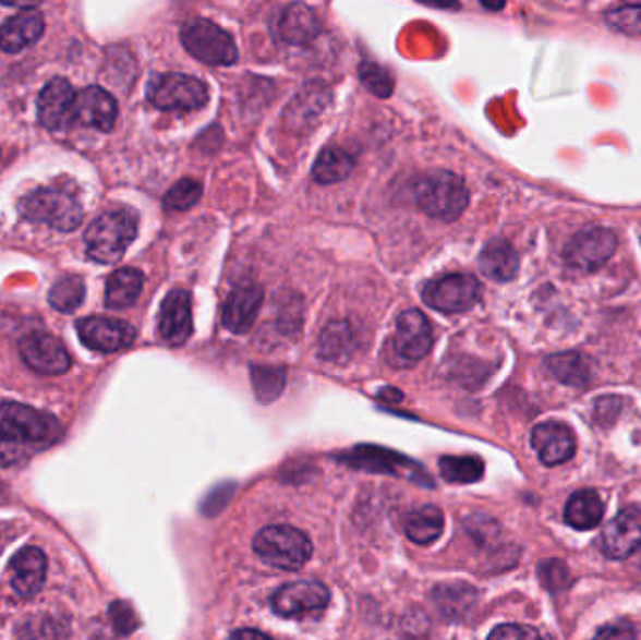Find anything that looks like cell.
I'll use <instances>...</instances> for the list:
<instances>
[{
  "label": "cell",
  "mask_w": 641,
  "mask_h": 640,
  "mask_svg": "<svg viewBox=\"0 0 641 640\" xmlns=\"http://www.w3.org/2000/svg\"><path fill=\"white\" fill-rule=\"evenodd\" d=\"M137 236V216L132 210H109L98 216L87 231V256L101 265L121 262Z\"/></svg>",
  "instance_id": "1"
},
{
  "label": "cell",
  "mask_w": 641,
  "mask_h": 640,
  "mask_svg": "<svg viewBox=\"0 0 641 640\" xmlns=\"http://www.w3.org/2000/svg\"><path fill=\"white\" fill-rule=\"evenodd\" d=\"M414 202L427 216L452 222L468 209L469 192L460 177L450 171H432L421 177L413 189Z\"/></svg>",
  "instance_id": "2"
},
{
  "label": "cell",
  "mask_w": 641,
  "mask_h": 640,
  "mask_svg": "<svg viewBox=\"0 0 641 640\" xmlns=\"http://www.w3.org/2000/svg\"><path fill=\"white\" fill-rule=\"evenodd\" d=\"M254 553L267 566L299 571L312 558L314 545L306 533L294 526H267L254 538Z\"/></svg>",
  "instance_id": "3"
},
{
  "label": "cell",
  "mask_w": 641,
  "mask_h": 640,
  "mask_svg": "<svg viewBox=\"0 0 641 640\" xmlns=\"http://www.w3.org/2000/svg\"><path fill=\"white\" fill-rule=\"evenodd\" d=\"M17 210L28 222L46 224L64 233L77 230L83 222L80 200L59 186L28 192L17 202Z\"/></svg>",
  "instance_id": "4"
},
{
  "label": "cell",
  "mask_w": 641,
  "mask_h": 640,
  "mask_svg": "<svg viewBox=\"0 0 641 640\" xmlns=\"http://www.w3.org/2000/svg\"><path fill=\"white\" fill-rule=\"evenodd\" d=\"M434 345V329L421 311L401 312L396 319L395 333L385 346V359L395 369H409L426 358Z\"/></svg>",
  "instance_id": "5"
},
{
  "label": "cell",
  "mask_w": 641,
  "mask_h": 640,
  "mask_svg": "<svg viewBox=\"0 0 641 640\" xmlns=\"http://www.w3.org/2000/svg\"><path fill=\"white\" fill-rule=\"evenodd\" d=\"M0 436L25 445H51L62 436L59 419L17 402L0 404Z\"/></svg>",
  "instance_id": "6"
},
{
  "label": "cell",
  "mask_w": 641,
  "mask_h": 640,
  "mask_svg": "<svg viewBox=\"0 0 641 640\" xmlns=\"http://www.w3.org/2000/svg\"><path fill=\"white\" fill-rule=\"evenodd\" d=\"M147 98L164 111H195L208 101L205 83L186 74L154 75L147 85Z\"/></svg>",
  "instance_id": "7"
},
{
  "label": "cell",
  "mask_w": 641,
  "mask_h": 640,
  "mask_svg": "<svg viewBox=\"0 0 641 640\" xmlns=\"http://www.w3.org/2000/svg\"><path fill=\"white\" fill-rule=\"evenodd\" d=\"M181 40L188 53L210 67H229L239 57L233 38L223 28L214 25L213 21L188 23L182 28Z\"/></svg>",
  "instance_id": "8"
},
{
  "label": "cell",
  "mask_w": 641,
  "mask_h": 640,
  "mask_svg": "<svg viewBox=\"0 0 641 640\" xmlns=\"http://www.w3.org/2000/svg\"><path fill=\"white\" fill-rule=\"evenodd\" d=\"M481 293V282L473 275L456 273L427 282L422 290V299L434 311L458 314L479 303Z\"/></svg>",
  "instance_id": "9"
},
{
  "label": "cell",
  "mask_w": 641,
  "mask_h": 640,
  "mask_svg": "<svg viewBox=\"0 0 641 640\" xmlns=\"http://www.w3.org/2000/svg\"><path fill=\"white\" fill-rule=\"evenodd\" d=\"M617 250V237L606 228L580 231L565 249V259L570 267L585 273L601 269Z\"/></svg>",
  "instance_id": "10"
},
{
  "label": "cell",
  "mask_w": 641,
  "mask_h": 640,
  "mask_svg": "<svg viewBox=\"0 0 641 640\" xmlns=\"http://www.w3.org/2000/svg\"><path fill=\"white\" fill-rule=\"evenodd\" d=\"M20 353L34 372L44 376H61L72 366V358L61 340L40 330L21 338Z\"/></svg>",
  "instance_id": "11"
},
{
  "label": "cell",
  "mask_w": 641,
  "mask_h": 640,
  "mask_svg": "<svg viewBox=\"0 0 641 640\" xmlns=\"http://www.w3.org/2000/svg\"><path fill=\"white\" fill-rule=\"evenodd\" d=\"M77 335L88 350L113 353L134 345V325L114 317L93 316L77 322Z\"/></svg>",
  "instance_id": "12"
},
{
  "label": "cell",
  "mask_w": 641,
  "mask_h": 640,
  "mask_svg": "<svg viewBox=\"0 0 641 640\" xmlns=\"http://www.w3.org/2000/svg\"><path fill=\"white\" fill-rule=\"evenodd\" d=\"M75 93L72 83L64 77H55L41 88L38 96V121L51 132L70 129L75 121Z\"/></svg>",
  "instance_id": "13"
},
{
  "label": "cell",
  "mask_w": 641,
  "mask_h": 640,
  "mask_svg": "<svg viewBox=\"0 0 641 640\" xmlns=\"http://www.w3.org/2000/svg\"><path fill=\"white\" fill-rule=\"evenodd\" d=\"M328 601H330V592L325 584H320L317 580H299L276 590L273 595V607L275 613L283 618H294V616L327 607Z\"/></svg>",
  "instance_id": "14"
},
{
  "label": "cell",
  "mask_w": 641,
  "mask_h": 640,
  "mask_svg": "<svg viewBox=\"0 0 641 640\" xmlns=\"http://www.w3.org/2000/svg\"><path fill=\"white\" fill-rule=\"evenodd\" d=\"M349 466L367 470V472L375 473H390V475H406L408 479L424 483V485H432V479L427 478L426 473L422 472L419 464H414L411 460L396 455V452L382 449V447H370V445H361L353 451L346 455Z\"/></svg>",
  "instance_id": "15"
},
{
  "label": "cell",
  "mask_w": 641,
  "mask_h": 640,
  "mask_svg": "<svg viewBox=\"0 0 641 640\" xmlns=\"http://www.w3.org/2000/svg\"><path fill=\"white\" fill-rule=\"evenodd\" d=\"M158 330H160L161 340L171 348L186 345L194 330L192 299L188 291L173 290L166 295L160 306Z\"/></svg>",
  "instance_id": "16"
},
{
  "label": "cell",
  "mask_w": 641,
  "mask_h": 640,
  "mask_svg": "<svg viewBox=\"0 0 641 640\" xmlns=\"http://www.w3.org/2000/svg\"><path fill=\"white\" fill-rule=\"evenodd\" d=\"M641 548V511L625 509L602 530L601 551L612 559H625Z\"/></svg>",
  "instance_id": "17"
},
{
  "label": "cell",
  "mask_w": 641,
  "mask_h": 640,
  "mask_svg": "<svg viewBox=\"0 0 641 640\" xmlns=\"http://www.w3.org/2000/svg\"><path fill=\"white\" fill-rule=\"evenodd\" d=\"M531 445H533L542 464H565L575 457V432L557 421H546V423L534 426L533 434H531Z\"/></svg>",
  "instance_id": "18"
},
{
  "label": "cell",
  "mask_w": 641,
  "mask_h": 640,
  "mask_svg": "<svg viewBox=\"0 0 641 640\" xmlns=\"http://www.w3.org/2000/svg\"><path fill=\"white\" fill-rule=\"evenodd\" d=\"M75 121L98 132H111L119 116L113 96L101 87L83 88L75 96Z\"/></svg>",
  "instance_id": "19"
},
{
  "label": "cell",
  "mask_w": 641,
  "mask_h": 640,
  "mask_svg": "<svg viewBox=\"0 0 641 640\" xmlns=\"http://www.w3.org/2000/svg\"><path fill=\"white\" fill-rule=\"evenodd\" d=\"M263 291L257 286H239L229 293L228 301L221 309V324L237 335L247 333L257 319Z\"/></svg>",
  "instance_id": "20"
},
{
  "label": "cell",
  "mask_w": 641,
  "mask_h": 640,
  "mask_svg": "<svg viewBox=\"0 0 641 640\" xmlns=\"http://www.w3.org/2000/svg\"><path fill=\"white\" fill-rule=\"evenodd\" d=\"M10 567L14 571L12 587L23 600L34 597L40 593L46 582L47 558L36 546H25L20 553L15 554Z\"/></svg>",
  "instance_id": "21"
},
{
  "label": "cell",
  "mask_w": 641,
  "mask_h": 640,
  "mask_svg": "<svg viewBox=\"0 0 641 640\" xmlns=\"http://www.w3.org/2000/svg\"><path fill=\"white\" fill-rule=\"evenodd\" d=\"M44 28L46 23L40 12L33 8L20 12L0 25V49L4 53H20L33 46L34 41L40 40Z\"/></svg>",
  "instance_id": "22"
},
{
  "label": "cell",
  "mask_w": 641,
  "mask_h": 640,
  "mask_svg": "<svg viewBox=\"0 0 641 640\" xmlns=\"http://www.w3.org/2000/svg\"><path fill=\"white\" fill-rule=\"evenodd\" d=\"M320 34V21L306 4H289L278 17V36L291 46H306Z\"/></svg>",
  "instance_id": "23"
},
{
  "label": "cell",
  "mask_w": 641,
  "mask_h": 640,
  "mask_svg": "<svg viewBox=\"0 0 641 640\" xmlns=\"http://www.w3.org/2000/svg\"><path fill=\"white\" fill-rule=\"evenodd\" d=\"M479 267H481L482 275H486L495 282H508L516 277L520 259H518L516 250L507 241H492L482 250Z\"/></svg>",
  "instance_id": "24"
},
{
  "label": "cell",
  "mask_w": 641,
  "mask_h": 640,
  "mask_svg": "<svg viewBox=\"0 0 641 640\" xmlns=\"http://www.w3.org/2000/svg\"><path fill=\"white\" fill-rule=\"evenodd\" d=\"M602 517H604V502L595 491L591 488H583L578 493L572 494L565 507V520L568 526H572L575 530L588 532L601 524Z\"/></svg>",
  "instance_id": "25"
},
{
  "label": "cell",
  "mask_w": 641,
  "mask_h": 640,
  "mask_svg": "<svg viewBox=\"0 0 641 640\" xmlns=\"http://www.w3.org/2000/svg\"><path fill=\"white\" fill-rule=\"evenodd\" d=\"M145 277L143 273L132 267L114 270L106 286V306L111 311H122L137 301L143 291Z\"/></svg>",
  "instance_id": "26"
},
{
  "label": "cell",
  "mask_w": 641,
  "mask_h": 640,
  "mask_svg": "<svg viewBox=\"0 0 641 640\" xmlns=\"http://www.w3.org/2000/svg\"><path fill=\"white\" fill-rule=\"evenodd\" d=\"M546 364L555 378L563 384L572 385V387H585L593 378L591 359L576 353V351L552 355Z\"/></svg>",
  "instance_id": "27"
},
{
  "label": "cell",
  "mask_w": 641,
  "mask_h": 640,
  "mask_svg": "<svg viewBox=\"0 0 641 640\" xmlns=\"http://www.w3.org/2000/svg\"><path fill=\"white\" fill-rule=\"evenodd\" d=\"M443 512L439 507L424 506L409 515L406 520V533L416 545H432L443 533Z\"/></svg>",
  "instance_id": "28"
},
{
  "label": "cell",
  "mask_w": 641,
  "mask_h": 640,
  "mask_svg": "<svg viewBox=\"0 0 641 640\" xmlns=\"http://www.w3.org/2000/svg\"><path fill=\"white\" fill-rule=\"evenodd\" d=\"M354 338L348 322H332L323 330L319 351L323 359L332 363H346L353 353Z\"/></svg>",
  "instance_id": "29"
},
{
  "label": "cell",
  "mask_w": 641,
  "mask_h": 640,
  "mask_svg": "<svg viewBox=\"0 0 641 640\" xmlns=\"http://www.w3.org/2000/svg\"><path fill=\"white\" fill-rule=\"evenodd\" d=\"M353 169V158L343 148H327L315 160L312 176L320 184L346 181Z\"/></svg>",
  "instance_id": "30"
},
{
  "label": "cell",
  "mask_w": 641,
  "mask_h": 640,
  "mask_svg": "<svg viewBox=\"0 0 641 640\" xmlns=\"http://www.w3.org/2000/svg\"><path fill=\"white\" fill-rule=\"evenodd\" d=\"M85 301V282L77 275H66L53 283L49 291V304L62 314H72Z\"/></svg>",
  "instance_id": "31"
},
{
  "label": "cell",
  "mask_w": 641,
  "mask_h": 640,
  "mask_svg": "<svg viewBox=\"0 0 641 640\" xmlns=\"http://www.w3.org/2000/svg\"><path fill=\"white\" fill-rule=\"evenodd\" d=\"M439 470L448 483H476L484 473V462L476 457H443L439 460Z\"/></svg>",
  "instance_id": "32"
},
{
  "label": "cell",
  "mask_w": 641,
  "mask_h": 640,
  "mask_svg": "<svg viewBox=\"0 0 641 640\" xmlns=\"http://www.w3.org/2000/svg\"><path fill=\"white\" fill-rule=\"evenodd\" d=\"M252 384L259 402H273L286 387V371L281 366H252Z\"/></svg>",
  "instance_id": "33"
},
{
  "label": "cell",
  "mask_w": 641,
  "mask_h": 640,
  "mask_svg": "<svg viewBox=\"0 0 641 640\" xmlns=\"http://www.w3.org/2000/svg\"><path fill=\"white\" fill-rule=\"evenodd\" d=\"M434 597L437 601L439 611L447 613L450 618H458L463 611L471 607L474 600V590L473 588L461 587V584L443 587L435 590Z\"/></svg>",
  "instance_id": "34"
},
{
  "label": "cell",
  "mask_w": 641,
  "mask_h": 640,
  "mask_svg": "<svg viewBox=\"0 0 641 640\" xmlns=\"http://www.w3.org/2000/svg\"><path fill=\"white\" fill-rule=\"evenodd\" d=\"M201 192H203V186L199 182L194 179H182L164 197V207L168 210H174V213L192 209L195 203L199 202Z\"/></svg>",
  "instance_id": "35"
},
{
  "label": "cell",
  "mask_w": 641,
  "mask_h": 640,
  "mask_svg": "<svg viewBox=\"0 0 641 640\" xmlns=\"http://www.w3.org/2000/svg\"><path fill=\"white\" fill-rule=\"evenodd\" d=\"M606 23L609 27L630 36L641 34V4H627V7L614 8L606 14Z\"/></svg>",
  "instance_id": "36"
},
{
  "label": "cell",
  "mask_w": 641,
  "mask_h": 640,
  "mask_svg": "<svg viewBox=\"0 0 641 640\" xmlns=\"http://www.w3.org/2000/svg\"><path fill=\"white\" fill-rule=\"evenodd\" d=\"M539 575H541L544 587L552 590V592H559L568 584V569L561 559L542 561L541 567H539Z\"/></svg>",
  "instance_id": "37"
},
{
  "label": "cell",
  "mask_w": 641,
  "mask_h": 640,
  "mask_svg": "<svg viewBox=\"0 0 641 640\" xmlns=\"http://www.w3.org/2000/svg\"><path fill=\"white\" fill-rule=\"evenodd\" d=\"M361 77L364 85H366L374 95L388 96L392 90V77L385 72L382 67L375 64H362Z\"/></svg>",
  "instance_id": "38"
},
{
  "label": "cell",
  "mask_w": 641,
  "mask_h": 640,
  "mask_svg": "<svg viewBox=\"0 0 641 640\" xmlns=\"http://www.w3.org/2000/svg\"><path fill=\"white\" fill-rule=\"evenodd\" d=\"M488 640H546V637L531 626L505 624V626L495 627Z\"/></svg>",
  "instance_id": "39"
},
{
  "label": "cell",
  "mask_w": 641,
  "mask_h": 640,
  "mask_svg": "<svg viewBox=\"0 0 641 640\" xmlns=\"http://www.w3.org/2000/svg\"><path fill=\"white\" fill-rule=\"evenodd\" d=\"M109 614L113 618L114 629L121 635H130L140 626V621L135 618L134 608L130 607L124 601L113 603L109 608Z\"/></svg>",
  "instance_id": "40"
},
{
  "label": "cell",
  "mask_w": 641,
  "mask_h": 640,
  "mask_svg": "<svg viewBox=\"0 0 641 640\" xmlns=\"http://www.w3.org/2000/svg\"><path fill=\"white\" fill-rule=\"evenodd\" d=\"M27 455L25 445L15 444V442L0 436V468L20 464L21 460L27 459Z\"/></svg>",
  "instance_id": "41"
},
{
  "label": "cell",
  "mask_w": 641,
  "mask_h": 640,
  "mask_svg": "<svg viewBox=\"0 0 641 640\" xmlns=\"http://www.w3.org/2000/svg\"><path fill=\"white\" fill-rule=\"evenodd\" d=\"M591 640H638L636 639L634 627L622 621V624H609L602 627L601 631Z\"/></svg>",
  "instance_id": "42"
},
{
  "label": "cell",
  "mask_w": 641,
  "mask_h": 640,
  "mask_svg": "<svg viewBox=\"0 0 641 640\" xmlns=\"http://www.w3.org/2000/svg\"><path fill=\"white\" fill-rule=\"evenodd\" d=\"M229 640H275L270 639L268 635L261 633V631H255V629H239V631H233Z\"/></svg>",
  "instance_id": "43"
}]
</instances>
